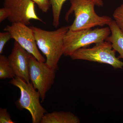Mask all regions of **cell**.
<instances>
[{
	"mask_svg": "<svg viewBox=\"0 0 123 123\" xmlns=\"http://www.w3.org/2000/svg\"><path fill=\"white\" fill-rule=\"evenodd\" d=\"M4 30L9 32L12 39L38 61L46 62V59L39 50L33 31L30 27L23 23H12L10 25H7Z\"/></svg>",
	"mask_w": 123,
	"mask_h": 123,
	"instance_id": "obj_7",
	"label": "cell"
},
{
	"mask_svg": "<svg viewBox=\"0 0 123 123\" xmlns=\"http://www.w3.org/2000/svg\"><path fill=\"white\" fill-rule=\"evenodd\" d=\"M9 83L20 90V97L15 102L18 108L25 109L30 112L32 123H40L47 111L41 105L39 92L35 89L33 84L17 77L12 79Z\"/></svg>",
	"mask_w": 123,
	"mask_h": 123,
	"instance_id": "obj_3",
	"label": "cell"
},
{
	"mask_svg": "<svg viewBox=\"0 0 123 123\" xmlns=\"http://www.w3.org/2000/svg\"><path fill=\"white\" fill-rule=\"evenodd\" d=\"M111 31V35L106 41L110 42L112 48L119 53V59H123V34L117 26L114 20H112L108 25Z\"/></svg>",
	"mask_w": 123,
	"mask_h": 123,
	"instance_id": "obj_11",
	"label": "cell"
},
{
	"mask_svg": "<svg viewBox=\"0 0 123 123\" xmlns=\"http://www.w3.org/2000/svg\"><path fill=\"white\" fill-rule=\"evenodd\" d=\"M11 39H12V36L8 31L0 33V54H2L5 45Z\"/></svg>",
	"mask_w": 123,
	"mask_h": 123,
	"instance_id": "obj_15",
	"label": "cell"
},
{
	"mask_svg": "<svg viewBox=\"0 0 123 123\" xmlns=\"http://www.w3.org/2000/svg\"><path fill=\"white\" fill-rule=\"evenodd\" d=\"M11 14V11L9 9L4 7L0 9V22H2L9 18Z\"/></svg>",
	"mask_w": 123,
	"mask_h": 123,
	"instance_id": "obj_18",
	"label": "cell"
},
{
	"mask_svg": "<svg viewBox=\"0 0 123 123\" xmlns=\"http://www.w3.org/2000/svg\"><path fill=\"white\" fill-rule=\"evenodd\" d=\"M116 51L108 41H103L91 48L79 49L70 56L73 60H83L109 65L115 69H123V62L116 56Z\"/></svg>",
	"mask_w": 123,
	"mask_h": 123,
	"instance_id": "obj_5",
	"label": "cell"
},
{
	"mask_svg": "<svg viewBox=\"0 0 123 123\" xmlns=\"http://www.w3.org/2000/svg\"><path fill=\"white\" fill-rule=\"evenodd\" d=\"M67 0H50L53 13V25L57 27L60 25V18L63 4Z\"/></svg>",
	"mask_w": 123,
	"mask_h": 123,
	"instance_id": "obj_13",
	"label": "cell"
},
{
	"mask_svg": "<svg viewBox=\"0 0 123 123\" xmlns=\"http://www.w3.org/2000/svg\"><path fill=\"white\" fill-rule=\"evenodd\" d=\"M94 2L95 5L98 7H102L103 6V2L102 0H91Z\"/></svg>",
	"mask_w": 123,
	"mask_h": 123,
	"instance_id": "obj_19",
	"label": "cell"
},
{
	"mask_svg": "<svg viewBox=\"0 0 123 123\" xmlns=\"http://www.w3.org/2000/svg\"><path fill=\"white\" fill-rule=\"evenodd\" d=\"M80 119L69 111H54L46 113L40 123H79Z\"/></svg>",
	"mask_w": 123,
	"mask_h": 123,
	"instance_id": "obj_10",
	"label": "cell"
},
{
	"mask_svg": "<svg viewBox=\"0 0 123 123\" xmlns=\"http://www.w3.org/2000/svg\"><path fill=\"white\" fill-rule=\"evenodd\" d=\"M3 5L11 11L8 20L11 23H21L28 25L31 20L43 22L36 13L35 3L31 0H4Z\"/></svg>",
	"mask_w": 123,
	"mask_h": 123,
	"instance_id": "obj_8",
	"label": "cell"
},
{
	"mask_svg": "<svg viewBox=\"0 0 123 123\" xmlns=\"http://www.w3.org/2000/svg\"><path fill=\"white\" fill-rule=\"evenodd\" d=\"M33 31L38 48L46 57L45 63L52 70L59 69L58 62L64 53L65 35L69 26L53 31L44 30L36 27H30Z\"/></svg>",
	"mask_w": 123,
	"mask_h": 123,
	"instance_id": "obj_1",
	"label": "cell"
},
{
	"mask_svg": "<svg viewBox=\"0 0 123 123\" xmlns=\"http://www.w3.org/2000/svg\"><path fill=\"white\" fill-rule=\"evenodd\" d=\"M55 71L48 67L45 62H41L31 55L29 65L30 80L39 92L41 102L44 101L46 93L55 82Z\"/></svg>",
	"mask_w": 123,
	"mask_h": 123,
	"instance_id": "obj_6",
	"label": "cell"
},
{
	"mask_svg": "<svg viewBox=\"0 0 123 123\" xmlns=\"http://www.w3.org/2000/svg\"><path fill=\"white\" fill-rule=\"evenodd\" d=\"M11 119L10 115L9 114L7 109L0 108V123H14Z\"/></svg>",
	"mask_w": 123,
	"mask_h": 123,
	"instance_id": "obj_16",
	"label": "cell"
},
{
	"mask_svg": "<svg viewBox=\"0 0 123 123\" xmlns=\"http://www.w3.org/2000/svg\"><path fill=\"white\" fill-rule=\"evenodd\" d=\"M111 34L109 27L76 31L69 30L64 37L63 55L70 56L79 49L105 41Z\"/></svg>",
	"mask_w": 123,
	"mask_h": 123,
	"instance_id": "obj_4",
	"label": "cell"
},
{
	"mask_svg": "<svg viewBox=\"0 0 123 123\" xmlns=\"http://www.w3.org/2000/svg\"><path fill=\"white\" fill-rule=\"evenodd\" d=\"M112 15L117 25L123 34V4L115 10Z\"/></svg>",
	"mask_w": 123,
	"mask_h": 123,
	"instance_id": "obj_14",
	"label": "cell"
},
{
	"mask_svg": "<svg viewBox=\"0 0 123 123\" xmlns=\"http://www.w3.org/2000/svg\"><path fill=\"white\" fill-rule=\"evenodd\" d=\"M71 6L65 15L68 21L71 14L74 13L75 19L69 26V30L76 31L91 29L94 27L109 25L112 18L107 16H100L95 11L94 2L91 0H70Z\"/></svg>",
	"mask_w": 123,
	"mask_h": 123,
	"instance_id": "obj_2",
	"label": "cell"
},
{
	"mask_svg": "<svg viewBox=\"0 0 123 123\" xmlns=\"http://www.w3.org/2000/svg\"><path fill=\"white\" fill-rule=\"evenodd\" d=\"M16 77L12 69L8 57L4 55H0V79H13Z\"/></svg>",
	"mask_w": 123,
	"mask_h": 123,
	"instance_id": "obj_12",
	"label": "cell"
},
{
	"mask_svg": "<svg viewBox=\"0 0 123 123\" xmlns=\"http://www.w3.org/2000/svg\"><path fill=\"white\" fill-rule=\"evenodd\" d=\"M37 5L40 9L43 12L46 13L49 10L50 1L49 0H31Z\"/></svg>",
	"mask_w": 123,
	"mask_h": 123,
	"instance_id": "obj_17",
	"label": "cell"
},
{
	"mask_svg": "<svg viewBox=\"0 0 123 123\" xmlns=\"http://www.w3.org/2000/svg\"><path fill=\"white\" fill-rule=\"evenodd\" d=\"M31 55L15 41L11 54L8 56L9 63L16 77L30 82L29 65Z\"/></svg>",
	"mask_w": 123,
	"mask_h": 123,
	"instance_id": "obj_9",
	"label": "cell"
}]
</instances>
